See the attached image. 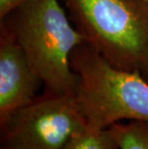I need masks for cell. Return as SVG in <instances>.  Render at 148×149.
<instances>
[{
    "instance_id": "cell-1",
    "label": "cell",
    "mask_w": 148,
    "mask_h": 149,
    "mask_svg": "<svg viewBox=\"0 0 148 149\" xmlns=\"http://www.w3.org/2000/svg\"><path fill=\"white\" fill-rule=\"evenodd\" d=\"M61 0H26L1 19L23 49L44 91L75 94L71 55L86 42Z\"/></svg>"
},
{
    "instance_id": "cell-2",
    "label": "cell",
    "mask_w": 148,
    "mask_h": 149,
    "mask_svg": "<svg viewBox=\"0 0 148 149\" xmlns=\"http://www.w3.org/2000/svg\"><path fill=\"white\" fill-rule=\"evenodd\" d=\"M86 42L118 68L148 80V2L61 0Z\"/></svg>"
},
{
    "instance_id": "cell-3",
    "label": "cell",
    "mask_w": 148,
    "mask_h": 149,
    "mask_svg": "<svg viewBox=\"0 0 148 149\" xmlns=\"http://www.w3.org/2000/svg\"><path fill=\"white\" fill-rule=\"evenodd\" d=\"M78 76L75 97L91 129H107L124 120L148 122V80L113 65L87 42L71 55Z\"/></svg>"
},
{
    "instance_id": "cell-4",
    "label": "cell",
    "mask_w": 148,
    "mask_h": 149,
    "mask_svg": "<svg viewBox=\"0 0 148 149\" xmlns=\"http://www.w3.org/2000/svg\"><path fill=\"white\" fill-rule=\"evenodd\" d=\"M87 126L75 94L44 91L0 120L2 149H63Z\"/></svg>"
},
{
    "instance_id": "cell-5",
    "label": "cell",
    "mask_w": 148,
    "mask_h": 149,
    "mask_svg": "<svg viewBox=\"0 0 148 149\" xmlns=\"http://www.w3.org/2000/svg\"><path fill=\"white\" fill-rule=\"evenodd\" d=\"M42 84L14 35L0 23V120L34 99Z\"/></svg>"
},
{
    "instance_id": "cell-6",
    "label": "cell",
    "mask_w": 148,
    "mask_h": 149,
    "mask_svg": "<svg viewBox=\"0 0 148 149\" xmlns=\"http://www.w3.org/2000/svg\"><path fill=\"white\" fill-rule=\"evenodd\" d=\"M119 149H148V122L130 120L110 126Z\"/></svg>"
},
{
    "instance_id": "cell-7",
    "label": "cell",
    "mask_w": 148,
    "mask_h": 149,
    "mask_svg": "<svg viewBox=\"0 0 148 149\" xmlns=\"http://www.w3.org/2000/svg\"><path fill=\"white\" fill-rule=\"evenodd\" d=\"M63 149H119V147L109 128L91 129L86 126L75 133Z\"/></svg>"
},
{
    "instance_id": "cell-8",
    "label": "cell",
    "mask_w": 148,
    "mask_h": 149,
    "mask_svg": "<svg viewBox=\"0 0 148 149\" xmlns=\"http://www.w3.org/2000/svg\"><path fill=\"white\" fill-rule=\"evenodd\" d=\"M25 1L26 0H0V20Z\"/></svg>"
},
{
    "instance_id": "cell-9",
    "label": "cell",
    "mask_w": 148,
    "mask_h": 149,
    "mask_svg": "<svg viewBox=\"0 0 148 149\" xmlns=\"http://www.w3.org/2000/svg\"><path fill=\"white\" fill-rule=\"evenodd\" d=\"M145 1H146V2H148V0H145Z\"/></svg>"
},
{
    "instance_id": "cell-10",
    "label": "cell",
    "mask_w": 148,
    "mask_h": 149,
    "mask_svg": "<svg viewBox=\"0 0 148 149\" xmlns=\"http://www.w3.org/2000/svg\"><path fill=\"white\" fill-rule=\"evenodd\" d=\"M0 149H2V148H0Z\"/></svg>"
}]
</instances>
